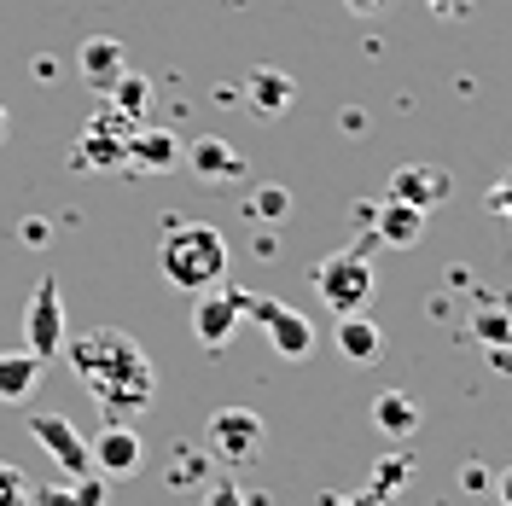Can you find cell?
I'll return each mask as SVG.
<instances>
[{
	"instance_id": "e0dca14e",
	"label": "cell",
	"mask_w": 512,
	"mask_h": 506,
	"mask_svg": "<svg viewBox=\"0 0 512 506\" xmlns=\"http://www.w3.org/2000/svg\"><path fill=\"white\" fill-rule=\"evenodd\" d=\"M338 349H344V361H355V367L379 361V326L367 315H338Z\"/></svg>"
},
{
	"instance_id": "d6986e66",
	"label": "cell",
	"mask_w": 512,
	"mask_h": 506,
	"mask_svg": "<svg viewBox=\"0 0 512 506\" xmlns=\"http://www.w3.org/2000/svg\"><path fill=\"white\" fill-rule=\"evenodd\" d=\"M128 158L134 163H146V169H175V158H181V146H175V134H134L128 140Z\"/></svg>"
},
{
	"instance_id": "4fadbf2b",
	"label": "cell",
	"mask_w": 512,
	"mask_h": 506,
	"mask_svg": "<svg viewBox=\"0 0 512 506\" xmlns=\"http://www.w3.org/2000/svg\"><path fill=\"white\" fill-rule=\"evenodd\" d=\"M373 425H379V437H390V443H414L419 402L402 396V390H384V396H373Z\"/></svg>"
},
{
	"instance_id": "f1b7e54d",
	"label": "cell",
	"mask_w": 512,
	"mask_h": 506,
	"mask_svg": "<svg viewBox=\"0 0 512 506\" xmlns=\"http://www.w3.org/2000/svg\"><path fill=\"white\" fill-rule=\"evenodd\" d=\"M344 6H350L355 18H379V12L390 6V0H344Z\"/></svg>"
},
{
	"instance_id": "7a4b0ae2",
	"label": "cell",
	"mask_w": 512,
	"mask_h": 506,
	"mask_svg": "<svg viewBox=\"0 0 512 506\" xmlns=\"http://www.w3.org/2000/svg\"><path fill=\"white\" fill-rule=\"evenodd\" d=\"M158 268H163V280L181 285V291H210V285H222V274H227V239H222V227H210V222H175V227H163Z\"/></svg>"
},
{
	"instance_id": "7402d4cb",
	"label": "cell",
	"mask_w": 512,
	"mask_h": 506,
	"mask_svg": "<svg viewBox=\"0 0 512 506\" xmlns=\"http://www.w3.org/2000/svg\"><path fill=\"white\" fill-rule=\"evenodd\" d=\"M204 506H251V501H245V489L233 477H210L204 483Z\"/></svg>"
},
{
	"instance_id": "1f68e13d",
	"label": "cell",
	"mask_w": 512,
	"mask_h": 506,
	"mask_svg": "<svg viewBox=\"0 0 512 506\" xmlns=\"http://www.w3.org/2000/svg\"><path fill=\"white\" fill-rule=\"evenodd\" d=\"M6 128H12V117H6V105H0V146H6Z\"/></svg>"
},
{
	"instance_id": "4dcf8cb0",
	"label": "cell",
	"mask_w": 512,
	"mask_h": 506,
	"mask_svg": "<svg viewBox=\"0 0 512 506\" xmlns=\"http://www.w3.org/2000/svg\"><path fill=\"white\" fill-rule=\"evenodd\" d=\"M495 501H501V506H512V466H507L501 477H495Z\"/></svg>"
},
{
	"instance_id": "3957f363",
	"label": "cell",
	"mask_w": 512,
	"mask_h": 506,
	"mask_svg": "<svg viewBox=\"0 0 512 506\" xmlns=\"http://www.w3.org/2000/svg\"><path fill=\"white\" fill-rule=\"evenodd\" d=\"M315 291L332 315H367V303L379 291V274H373V262H367L361 245L355 251H332L315 262Z\"/></svg>"
},
{
	"instance_id": "83f0119b",
	"label": "cell",
	"mask_w": 512,
	"mask_h": 506,
	"mask_svg": "<svg viewBox=\"0 0 512 506\" xmlns=\"http://www.w3.org/2000/svg\"><path fill=\"white\" fill-rule=\"evenodd\" d=\"M489 210H501V216H512V175L501 181V187L489 192Z\"/></svg>"
},
{
	"instance_id": "6da1fadb",
	"label": "cell",
	"mask_w": 512,
	"mask_h": 506,
	"mask_svg": "<svg viewBox=\"0 0 512 506\" xmlns=\"http://www.w3.org/2000/svg\"><path fill=\"white\" fill-rule=\"evenodd\" d=\"M64 355H70V373L94 390V402L111 413V419H117V413H146L152 408L158 373H152L140 338H128V332H117V326H94V332L76 338V349H64Z\"/></svg>"
},
{
	"instance_id": "4316f807",
	"label": "cell",
	"mask_w": 512,
	"mask_h": 506,
	"mask_svg": "<svg viewBox=\"0 0 512 506\" xmlns=\"http://www.w3.org/2000/svg\"><path fill=\"white\" fill-rule=\"evenodd\" d=\"M425 6H431L437 18H466V12H472L478 0H425Z\"/></svg>"
},
{
	"instance_id": "ba28073f",
	"label": "cell",
	"mask_w": 512,
	"mask_h": 506,
	"mask_svg": "<svg viewBox=\"0 0 512 506\" xmlns=\"http://www.w3.org/2000/svg\"><path fill=\"white\" fill-rule=\"evenodd\" d=\"M30 431L41 437V448L59 460L70 477H82V472H94V454H88V437L64 419V413H30Z\"/></svg>"
},
{
	"instance_id": "5bb4252c",
	"label": "cell",
	"mask_w": 512,
	"mask_h": 506,
	"mask_svg": "<svg viewBox=\"0 0 512 506\" xmlns=\"http://www.w3.org/2000/svg\"><path fill=\"white\" fill-rule=\"evenodd\" d=\"M291 94H297V88H291V76H286V70H268V64L251 70V82H245V99H251L256 117H280V111L291 105Z\"/></svg>"
},
{
	"instance_id": "484cf974",
	"label": "cell",
	"mask_w": 512,
	"mask_h": 506,
	"mask_svg": "<svg viewBox=\"0 0 512 506\" xmlns=\"http://www.w3.org/2000/svg\"><path fill=\"white\" fill-rule=\"evenodd\" d=\"M30 506H76V489L70 483H47V489H35Z\"/></svg>"
},
{
	"instance_id": "8992f818",
	"label": "cell",
	"mask_w": 512,
	"mask_h": 506,
	"mask_svg": "<svg viewBox=\"0 0 512 506\" xmlns=\"http://www.w3.org/2000/svg\"><path fill=\"white\" fill-rule=\"evenodd\" d=\"M64 303H59V280L47 274V280L35 285V297L24 303V349H30L35 361H47V355H64Z\"/></svg>"
},
{
	"instance_id": "9a60e30c",
	"label": "cell",
	"mask_w": 512,
	"mask_h": 506,
	"mask_svg": "<svg viewBox=\"0 0 512 506\" xmlns=\"http://www.w3.org/2000/svg\"><path fill=\"white\" fill-rule=\"evenodd\" d=\"M192 175H198V181H239V175H245V158H239L227 140L210 134V140L192 146Z\"/></svg>"
},
{
	"instance_id": "7c38bea8",
	"label": "cell",
	"mask_w": 512,
	"mask_h": 506,
	"mask_svg": "<svg viewBox=\"0 0 512 506\" xmlns=\"http://www.w3.org/2000/svg\"><path fill=\"white\" fill-rule=\"evenodd\" d=\"M123 70H128L123 41H111V35H94V41H82V76H88V88H99V94H111Z\"/></svg>"
},
{
	"instance_id": "d6a6232c",
	"label": "cell",
	"mask_w": 512,
	"mask_h": 506,
	"mask_svg": "<svg viewBox=\"0 0 512 506\" xmlns=\"http://www.w3.org/2000/svg\"><path fill=\"white\" fill-rule=\"evenodd\" d=\"M507 222H512V216H507Z\"/></svg>"
},
{
	"instance_id": "9c48e42d",
	"label": "cell",
	"mask_w": 512,
	"mask_h": 506,
	"mask_svg": "<svg viewBox=\"0 0 512 506\" xmlns=\"http://www.w3.org/2000/svg\"><path fill=\"white\" fill-rule=\"evenodd\" d=\"M448 192H454V181H448V169H437V163H402L396 175H390V187H384V198H402V204H414V210H437V204H448Z\"/></svg>"
},
{
	"instance_id": "30bf717a",
	"label": "cell",
	"mask_w": 512,
	"mask_h": 506,
	"mask_svg": "<svg viewBox=\"0 0 512 506\" xmlns=\"http://www.w3.org/2000/svg\"><path fill=\"white\" fill-rule=\"evenodd\" d=\"M88 454H94L99 472H140V460H146V448H140V431L123 425V419H111L99 437H88Z\"/></svg>"
},
{
	"instance_id": "f546056e",
	"label": "cell",
	"mask_w": 512,
	"mask_h": 506,
	"mask_svg": "<svg viewBox=\"0 0 512 506\" xmlns=\"http://www.w3.org/2000/svg\"><path fill=\"white\" fill-rule=\"evenodd\" d=\"M460 483H466V489H489V472H483V466H466V472H460Z\"/></svg>"
},
{
	"instance_id": "277c9868",
	"label": "cell",
	"mask_w": 512,
	"mask_h": 506,
	"mask_svg": "<svg viewBox=\"0 0 512 506\" xmlns=\"http://www.w3.org/2000/svg\"><path fill=\"white\" fill-rule=\"evenodd\" d=\"M262 443H268V425L251 408H216L210 425H204V448L222 466H251V460H262Z\"/></svg>"
},
{
	"instance_id": "8fae6325",
	"label": "cell",
	"mask_w": 512,
	"mask_h": 506,
	"mask_svg": "<svg viewBox=\"0 0 512 506\" xmlns=\"http://www.w3.org/2000/svg\"><path fill=\"white\" fill-rule=\"evenodd\" d=\"M361 216L373 222L384 245H419V233H425V210L414 204H402V198H384V204H361Z\"/></svg>"
},
{
	"instance_id": "44dd1931",
	"label": "cell",
	"mask_w": 512,
	"mask_h": 506,
	"mask_svg": "<svg viewBox=\"0 0 512 506\" xmlns=\"http://www.w3.org/2000/svg\"><path fill=\"white\" fill-rule=\"evenodd\" d=\"M408 472H414V454H396V460H379V466H373V483H367V489H379L384 501H390V489H396V483H402Z\"/></svg>"
},
{
	"instance_id": "603a6c76",
	"label": "cell",
	"mask_w": 512,
	"mask_h": 506,
	"mask_svg": "<svg viewBox=\"0 0 512 506\" xmlns=\"http://www.w3.org/2000/svg\"><path fill=\"white\" fill-rule=\"evenodd\" d=\"M251 210H256V216H268V222H280V216L291 210V192L286 187H262L251 198Z\"/></svg>"
},
{
	"instance_id": "52a82bcc",
	"label": "cell",
	"mask_w": 512,
	"mask_h": 506,
	"mask_svg": "<svg viewBox=\"0 0 512 506\" xmlns=\"http://www.w3.org/2000/svg\"><path fill=\"white\" fill-rule=\"evenodd\" d=\"M192 297H198V303H192V338L204 349H227L233 332H239V320H245L239 291H233V285H210V291H192Z\"/></svg>"
},
{
	"instance_id": "5b68a950",
	"label": "cell",
	"mask_w": 512,
	"mask_h": 506,
	"mask_svg": "<svg viewBox=\"0 0 512 506\" xmlns=\"http://www.w3.org/2000/svg\"><path fill=\"white\" fill-rule=\"evenodd\" d=\"M239 309H245V320H256V326L274 338V349H280L286 361H309V355H315V326H309V315L286 309L280 297H251V291H239Z\"/></svg>"
},
{
	"instance_id": "d4e9b609",
	"label": "cell",
	"mask_w": 512,
	"mask_h": 506,
	"mask_svg": "<svg viewBox=\"0 0 512 506\" xmlns=\"http://www.w3.org/2000/svg\"><path fill=\"white\" fill-rule=\"evenodd\" d=\"M76 506H105V477H99V472L76 477Z\"/></svg>"
},
{
	"instance_id": "ffe728a7",
	"label": "cell",
	"mask_w": 512,
	"mask_h": 506,
	"mask_svg": "<svg viewBox=\"0 0 512 506\" xmlns=\"http://www.w3.org/2000/svg\"><path fill=\"white\" fill-rule=\"evenodd\" d=\"M30 495H35V483L12 460H0V506H30Z\"/></svg>"
},
{
	"instance_id": "2e32d148",
	"label": "cell",
	"mask_w": 512,
	"mask_h": 506,
	"mask_svg": "<svg viewBox=\"0 0 512 506\" xmlns=\"http://www.w3.org/2000/svg\"><path fill=\"white\" fill-rule=\"evenodd\" d=\"M35 384H41V361H35L30 349L0 355V402H30Z\"/></svg>"
},
{
	"instance_id": "ac0fdd59",
	"label": "cell",
	"mask_w": 512,
	"mask_h": 506,
	"mask_svg": "<svg viewBox=\"0 0 512 506\" xmlns=\"http://www.w3.org/2000/svg\"><path fill=\"white\" fill-rule=\"evenodd\" d=\"M210 477H216L210 448H175V460H169V483L175 489H204Z\"/></svg>"
},
{
	"instance_id": "cb8c5ba5",
	"label": "cell",
	"mask_w": 512,
	"mask_h": 506,
	"mask_svg": "<svg viewBox=\"0 0 512 506\" xmlns=\"http://www.w3.org/2000/svg\"><path fill=\"white\" fill-rule=\"evenodd\" d=\"M320 506H390L379 489H332V495H320Z\"/></svg>"
}]
</instances>
